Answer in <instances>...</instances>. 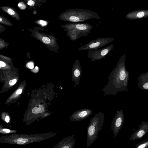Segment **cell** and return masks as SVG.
<instances>
[{
  "label": "cell",
  "mask_w": 148,
  "mask_h": 148,
  "mask_svg": "<svg viewBox=\"0 0 148 148\" xmlns=\"http://www.w3.org/2000/svg\"><path fill=\"white\" fill-rule=\"evenodd\" d=\"M39 22L42 25H45L47 24V22L44 21L40 20Z\"/></svg>",
  "instance_id": "obj_19"
},
{
  "label": "cell",
  "mask_w": 148,
  "mask_h": 148,
  "mask_svg": "<svg viewBox=\"0 0 148 148\" xmlns=\"http://www.w3.org/2000/svg\"><path fill=\"white\" fill-rule=\"evenodd\" d=\"M18 7H21L22 6V4L21 3H19L18 4Z\"/></svg>",
  "instance_id": "obj_25"
},
{
  "label": "cell",
  "mask_w": 148,
  "mask_h": 148,
  "mask_svg": "<svg viewBox=\"0 0 148 148\" xmlns=\"http://www.w3.org/2000/svg\"><path fill=\"white\" fill-rule=\"evenodd\" d=\"M105 117L101 112L95 114L90 119L87 128L86 143L90 147L98 138L99 133L103 125Z\"/></svg>",
  "instance_id": "obj_2"
},
{
  "label": "cell",
  "mask_w": 148,
  "mask_h": 148,
  "mask_svg": "<svg viewBox=\"0 0 148 148\" xmlns=\"http://www.w3.org/2000/svg\"><path fill=\"white\" fill-rule=\"evenodd\" d=\"M44 108L42 105H39L38 107H36L34 108L32 110V112L34 114H38L43 112L44 111Z\"/></svg>",
  "instance_id": "obj_14"
},
{
  "label": "cell",
  "mask_w": 148,
  "mask_h": 148,
  "mask_svg": "<svg viewBox=\"0 0 148 148\" xmlns=\"http://www.w3.org/2000/svg\"><path fill=\"white\" fill-rule=\"evenodd\" d=\"M92 113V111L90 109L86 108L78 110L72 114L70 120L72 121L83 120L88 117Z\"/></svg>",
  "instance_id": "obj_7"
},
{
  "label": "cell",
  "mask_w": 148,
  "mask_h": 148,
  "mask_svg": "<svg viewBox=\"0 0 148 148\" xmlns=\"http://www.w3.org/2000/svg\"><path fill=\"white\" fill-rule=\"evenodd\" d=\"M124 115L123 110L117 111L111 123V129L114 137H115L121 130L124 121Z\"/></svg>",
  "instance_id": "obj_6"
},
{
  "label": "cell",
  "mask_w": 148,
  "mask_h": 148,
  "mask_svg": "<svg viewBox=\"0 0 148 148\" xmlns=\"http://www.w3.org/2000/svg\"><path fill=\"white\" fill-rule=\"evenodd\" d=\"M22 92V90L21 89L18 90L16 92V94L17 95L20 94Z\"/></svg>",
  "instance_id": "obj_21"
},
{
  "label": "cell",
  "mask_w": 148,
  "mask_h": 148,
  "mask_svg": "<svg viewBox=\"0 0 148 148\" xmlns=\"http://www.w3.org/2000/svg\"><path fill=\"white\" fill-rule=\"evenodd\" d=\"M42 41L45 44H48L50 43V40L49 38H48L45 37L42 38Z\"/></svg>",
  "instance_id": "obj_16"
},
{
  "label": "cell",
  "mask_w": 148,
  "mask_h": 148,
  "mask_svg": "<svg viewBox=\"0 0 148 148\" xmlns=\"http://www.w3.org/2000/svg\"><path fill=\"white\" fill-rule=\"evenodd\" d=\"M9 120H10V118H9V116H6L5 118V121L6 122L8 123L9 121Z\"/></svg>",
  "instance_id": "obj_22"
},
{
  "label": "cell",
  "mask_w": 148,
  "mask_h": 148,
  "mask_svg": "<svg viewBox=\"0 0 148 148\" xmlns=\"http://www.w3.org/2000/svg\"><path fill=\"white\" fill-rule=\"evenodd\" d=\"M66 28L68 36L72 41H74L88 35L92 26L87 24H72L67 25Z\"/></svg>",
  "instance_id": "obj_3"
},
{
  "label": "cell",
  "mask_w": 148,
  "mask_h": 148,
  "mask_svg": "<svg viewBox=\"0 0 148 148\" xmlns=\"http://www.w3.org/2000/svg\"></svg>",
  "instance_id": "obj_27"
},
{
  "label": "cell",
  "mask_w": 148,
  "mask_h": 148,
  "mask_svg": "<svg viewBox=\"0 0 148 148\" xmlns=\"http://www.w3.org/2000/svg\"><path fill=\"white\" fill-rule=\"evenodd\" d=\"M82 73V69L78 59H77L72 69V79L75 86L79 84Z\"/></svg>",
  "instance_id": "obj_9"
},
{
  "label": "cell",
  "mask_w": 148,
  "mask_h": 148,
  "mask_svg": "<svg viewBox=\"0 0 148 148\" xmlns=\"http://www.w3.org/2000/svg\"><path fill=\"white\" fill-rule=\"evenodd\" d=\"M138 87L143 90H148V76H140L138 78Z\"/></svg>",
  "instance_id": "obj_11"
},
{
  "label": "cell",
  "mask_w": 148,
  "mask_h": 148,
  "mask_svg": "<svg viewBox=\"0 0 148 148\" xmlns=\"http://www.w3.org/2000/svg\"><path fill=\"white\" fill-rule=\"evenodd\" d=\"M16 79H14L10 80L9 82V84L10 85H13L16 83Z\"/></svg>",
  "instance_id": "obj_17"
},
{
  "label": "cell",
  "mask_w": 148,
  "mask_h": 148,
  "mask_svg": "<svg viewBox=\"0 0 148 148\" xmlns=\"http://www.w3.org/2000/svg\"><path fill=\"white\" fill-rule=\"evenodd\" d=\"M5 66V64L3 62L0 61V66L4 67Z\"/></svg>",
  "instance_id": "obj_20"
},
{
  "label": "cell",
  "mask_w": 148,
  "mask_h": 148,
  "mask_svg": "<svg viewBox=\"0 0 148 148\" xmlns=\"http://www.w3.org/2000/svg\"><path fill=\"white\" fill-rule=\"evenodd\" d=\"M35 68H36V69H38V66H36V67Z\"/></svg>",
  "instance_id": "obj_26"
},
{
  "label": "cell",
  "mask_w": 148,
  "mask_h": 148,
  "mask_svg": "<svg viewBox=\"0 0 148 148\" xmlns=\"http://www.w3.org/2000/svg\"><path fill=\"white\" fill-rule=\"evenodd\" d=\"M115 40L114 38H100L91 41L88 43L80 47V51L97 49L103 47Z\"/></svg>",
  "instance_id": "obj_4"
},
{
  "label": "cell",
  "mask_w": 148,
  "mask_h": 148,
  "mask_svg": "<svg viewBox=\"0 0 148 148\" xmlns=\"http://www.w3.org/2000/svg\"><path fill=\"white\" fill-rule=\"evenodd\" d=\"M139 128L132 134L130 138V140H135L144 136L148 132V121H143L139 125Z\"/></svg>",
  "instance_id": "obj_8"
},
{
  "label": "cell",
  "mask_w": 148,
  "mask_h": 148,
  "mask_svg": "<svg viewBox=\"0 0 148 148\" xmlns=\"http://www.w3.org/2000/svg\"><path fill=\"white\" fill-rule=\"evenodd\" d=\"M125 55L121 56L116 66L110 74L107 84L102 90L104 95H116L121 91H128V73L125 69Z\"/></svg>",
  "instance_id": "obj_1"
},
{
  "label": "cell",
  "mask_w": 148,
  "mask_h": 148,
  "mask_svg": "<svg viewBox=\"0 0 148 148\" xmlns=\"http://www.w3.org/2000/svg\"><path fill=\"white\" fill-rule=\"evenodd\" d=\"M135 148H147L148 147V138L136 144Z\"/></svg>",
  "instance_id": "obj_13"
},
{
  "label": "cell",
  "mask_w": 148,
  "mask_h": 148,
  "mask_svg": "<svg viewBox=\"0 0 148 148\" xmlns=\"http://www.w3.org/2000/svg\"><path fill=\"white\" fill-rule=\"evenodd\" d=\"M148 17V10H134L129 12L125 16L126 18L129 20L139 19Z\"/></svg>",
  "instance_id": "obj_10"
},
{
  "label": "cell",
  "mask_w": 148,
  "mask_h": 148,
  "mask_svg": "<svg viewBox=\"0 0 148 148\" xmlns=\"http://www.w3.org/2000/svg\"><path fill=\"white\" fill-rule=\"evenodd\" d=\"M2 9L5 12H7L11 16L14 18L16 19L19 18V15L16 11L12 8L8 7H3Z\"/></svg>",
  "instance_id": "obj_12"
},
{
  "label": "cell",
  "mask_w": 148,
  "mask_h": 148,
  "mask_svg": "<svg viewBox=\"0 0 148 148\" xmlns=\"http://www.w3.org/2000/svg\"><path fill=\"white\" fill-rule=\"evenodd\" d=\"M114 45L111 44L99 49L88 50L87 56L93 62L104 58L113 49Z\"/></svg>",
  "instance_id": "obj_5"
},
{
  "label": "cell",
  "mask_w": 148,
  "mask_h": 148,
  "mask_svg": "<svg viewBox=\"0 0 148 148\" xmlns=\"http://www.w3.org/2000/svg\"><path fill=\"white\" fill-rule=\"evenodd\" d=\"M28 141L27 139H23V138H20L17 140V143L19 144H23Z\"/></svg>",
  "instance_id": "obj_15"
},
{
  "label": "cell",
  "mask_w": 148,
  "mask_h": 148,
  "mask_svg": "<svg viewBox=\"0 0 148 148\" xmlns=\"http://www.w3.org/2000/svg\"><path fill=\"white\" fill-rule=\"evenodd\" d=\"M28 67L31 69H33L34 68L33 64L32 63H29L28 64Z\"/></svg>",
  "instance_id": "obj_18"
},
{
  "label": "cell",
  "mask_w": 148,
  "mask_h": 148,
  "mask_svg": "<svg viewBox=\"0 0 148 148\" xmlns=\"http://www.w3.org/2000/svg\"><path fill=\"white\" fill-rule=\"evenodd\" d=\"M34 3V2L33 1H32L31 0L28 2L27 4L28 5H31L33 4Z\"/></svg>",
  "instance_id": "obj_23"
},
{
  "label": "cell",
  "mask_w": 148,
  "mask_h": 148,
  "mask_svg": "<svg viewBox=\"0 0 148 148\" xmlns=\"http://www.w3.org/2000/svg\"><path fill=\"white\" fill-rule=\"evenodd\" d=\"M3 131H5L7 132H8V133L10 132V130L8 129H3Z\"/></svg>",
  "instance_id": "obj_24"
}]
</instances>
